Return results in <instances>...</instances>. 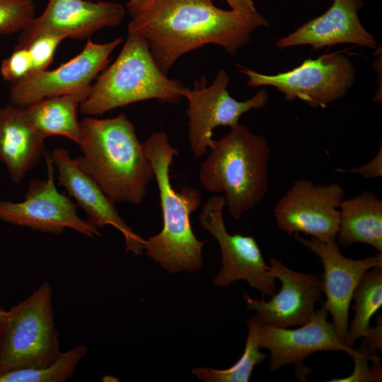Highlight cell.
Instances as JSON below:
<instances>
[{"label":"cell","mask_w":382,"mask_h":382,"mask_svg":"<svg viewBox=\"0 0 382 382\" xmlns=\"http://www.w3.org/2000/svg\"><path fill=\"white\" fill-rule=\"evenodd\" d=\"M88 348L78 345L61 352L52 363L39 367L14 369L0 374V382H65L74 375Z\"/></svg>","instance_id":"cell-24"},{"label":"cell","mask_w":382,"mask_h":382,"mask_svg":"<svg viewBox=\"0 0 382 382\" xmlns=\"http://www.w3.org/2000/svg\"><path fill=\"white\" fill-rule=\"evenodd\" d=\"M228 81L226 71L220 69L210 86H206L202 81L195 83L193 89L185 87L182 91L183 97L188 100L190 147L197 158L208 153L214 129L219 126L233 127L244 113L263 108L268 102L269 94L264 88L248 100H236L227 90Z\"/></svg>","instance_id":"cell-11"},{"label":"cell","mask_w":382,"mask_h":382,"mask_svg":"<svg viewBox=\"0 0 382 382\" xmlns=\"http://www.w3.org/2000/svg\"><path fill=\"white\" fill-rule=\"evenodd\" d=\"M35 13L33 0H0V35L23 31Z\"/></svg>","instance_id":"cell-25"},{"label":"cell","mask_w":382,"mask_h":382,"mask_svg":"<svg viewBox=\"0 0 382 382\" xmlns=\"http://www.w3.org/2000/svg\"><path fill=\"white\" fill-rule=\"evenodd\" d=\"M338 172L359 175L365 179H372L382 176V145H378V151L374 157L368 163L359 167L349 169H336Z\"/></svg>","instance_id":"cell-30"},{"label":"cell","mask_w":382,"mask_h":382,"mask_svg":"<svg viewBox=\"0 0 382 382\" xmlns=\"http://www.w3.org/2000/svg\"><path fill=\"white\" fill-rule=\"evenodd\" d=\"M45 138L30 122L25 108H0V161L11 180L20 183L45 154Z\"/></svg>","instance_id":"cell-19"},{"label":"cell","mask_w":382,"mask_h":382,"mask_svg":"<svg viewBox=\"0 0 382 382\" xmlns=\"http://www.w3.org/2000/svg\"><path fill=\"white\" fill-rule=\"evenodd\" d=\"M362 340L357 351L363 357L367 358L374 364H380V358L376 354L377 350L382 349V318L378 316L376 325L371 328L361 337Z\"/></svg>","instance_id":"cell-29"},{"label":"cell","mask_w":382,"mask_h":382,"mask_svg":"<svg viewBox=\"0 0 382 382\" xmlns=\"http://www.w3.org/2000/svg\"><path fill=\"white\" fill-rule=\"evenodd\" d=\"M336 241L344 248L367 244L382 253V200L375 193L363 191L342 200Z\"/></svg>","instance_id":"cell-20"},{"label":"cell","mask_w":382,"mask_h":382,"mask_svg":"<svg viewBox=\"0 0 382 382\" xmlns=\"http://www.w3.org/2000/svg\"><path fill=\"white\" fill-rule=\"evenodd\" d=\"M224 195H215L204 204L199 216L203 229L217 241L222 267L213 284L225 286L235 281L245 280L262 296H272L277 291L276 279L270 272L260 248L253 236L230 234L225 226Z\"/></svg>","instance_id":"cell-9"},{"label":"cell","mask_w":382,"mask_h":382,"mask_svg":"<svg viewBox=\"0 0 382 382\" xmlns=\"http://www.w3.org/2000/svg\"><path fill=\"white\" fill-rule=\"evenodd\" d=\"M231 10L243 13H252L257 11L253 0H226Z\"/></svg>","instance_id":"cell-31"},{"label":"cell","mask_w":382,"mask_h":382,"mask_svg":"<svg viewBox=\"0 0 382 382\" xmlns=\"http://www.w3.org/2000/svg\"><path fill=\"white\" fill-rule=\"evenodd\" d=\"M271 275L281 282L279 291L265 301L244 294L246 307L261 324L287 328L307 323L316 312L322 296L320 278L287 267L275 257L270 259Z\"/></svg>","instance_id":"cell-16"},{"label":"cell","mask_w":382,"mask_h":382,"mask_svg":"<svg viewBox=\"0 0 382 382\" xmlns=\"http://www.w3.org/2000/svg\"><path fill=\"white\" fill-rule=\"evenodd\" d=\"M80 124L82 155L74 158L78 167L115 204H141L154 173L133 122L120 113L108 119L88 117Z\"/></svg>","instance_id":"cell-2"},{"label":"cell","mask_w":382,"mask_h":382,"mask_svg":"<svg viewBox=\"0 0 382 382\" xmlns=\"http://www.w3.org/2000/svg\"><path fill=\"white\" fill-rule=\"evenodd\" d=\"M44 157L47 178L30 180L21 202L0 201V220L57 235L71 228L91 238L100 236L97 228L80 218L71 199L58 191L50 154L45 151Z\"/></svg>","instance_id":"cell-10"},{"label":"cell","mask_w":382,"mask_h":382,"mask_svg":"<svg viewBox=\"0 0 382 382\" xmlns=\"http://www.w3.org/2000/svg\"><path fill=\"white\" fill-rule=\"evenodd\" d=\"M125 14V8L117 2L49 0L44 11L21 32L15 48L27 47L42 35L84 40L102 28L117 25Z\"/></svg>","instance_id":"cell-14"},{"label":"cell","mask_w":382,"mask_h":382,"mask_svg":"<svg viewBox=\"0 0 382 382\" xmlns=\"http://www.w3.org/2000/svg\"><path fill=\"white\" fill-rule=\"evenodd\" d=\"M184 88L159 69L144 39L128 34L118 57L99 76L79 110L93 116L151 99L174 104L182 99Z\"/></svg>","instance_id":"cell-5"},{"label":"cell","mask_w":382,"mask_h":382,"mask_svg":"<svg viewBox=\"0 0 382 382\" xmlns=\"http://www.w3.org/2000/svg\"><path fill=\"white\" fill-rule=\"evenodd\" d=\"M251 87L272 86L287 101L302 100L313 108H325L344 97L352 86L356 71L351 59L340 52L307 59L295 68L277 74H264L237 64Z\"/></svg>","instance_id":"cell-7"},{"label":"cell","mask_w":382,"mask_h":382,"mask_svg":"<svg viewBox=\"0 0 382 382\" xmlns=\"http://www.w3.org/2000/svg\"><path fill=\"white\" fill-rule=\"evenodd\" d=\"M121 42L120 37L106 43L88 40L80 53L59 67L33 72L11 83V104L27 108L47 98L91 90L92 81L107 67Z\"/></svg>","instance_id":"cell-12"},{"label":"cell","mask_w":382,"mask_h":382,"mask_svg":"<svg viewBox=\"0 0 382 382\" xmlns=\"http://www.w3.org/2000/svg\"><path fill=\"white\" fill-rule=\"evenodd\" d=\"M57 172L59 185L63 187L86 213V221L98 229L110 225L123 235L125 250L134 255H141L144 239L134 233L117 212L115 203L97 183L76 165L68 151L57 148L50 154Z\"/></svg>","instance_id":"cell-17"},{"label":"cell","mask_w":382,"mask_h":382,"mask_svg":"<svg viewBox=\"0 0 382 382\" xmlns=\"http://www.w3.org/2000/svg\"><path fill=\"white\" fill-rule=\"evenodd\" d=\"M345 190L337 183L316 184L308 179L295 180L275 204L277 227L288 236L302 233L322 243L336 241L339 207Z\"/></svg>","instance_id":"cell-8"},{"label":"cell","mask_w":382,"mask_h":382,"mask_svg":"<svg viewBox=\"0 0 382 382\" xmlns=\"http://www.w3.org/2000/svg\"><path fill=\"white\" fill-rule=\"evenodd\" d=\"M128 34L144 39L159 69L167 75L175 61L208 44L231 55L268 22L257 11L243 13L218 8L214 0H152L131 15Z\"/></svg>","instance_id":"cell-1"},{"label":"cell","mask_w":382,"mask_h":382,"mask_svg":"<svg viewBox=\"0 0 382 382\" xmlns=\"http://www.w3.org/2000/svg\"><path fill=\"white\" fill-rule=\"evenodd\" d=\"M91 90L47 98L27 108L25 113L37 131L45 138L62 136L79 146L83 141L77 109Z\"/></svg>","instance_id":"cell-21"},{"label":"cell","mask_w":382,"mask_h":382,"mask_svg":"<svg viewBox=\"0 0 382 382\" xmlns=\"http://www.w3.org/2000/svg\"><path fill=\"white\" fill-rule=\"evenodd\" d=\"M352 300L354 316L345 342L350 348H354L357 340L366 333L371 318L382 306V265L364 273L354 291Z\"/></svg>","instance_id":"cell-22"},{"label":"cell","mask_w":382,"mask_h":382,"mask_svg":"<svg viewBox=\"0 0 382 382\" xmlns=\"http://www.w3.org/2000/svg\"><path fill=\"white\" fill-rule=\"evenodd\" d=\"M0 71L3 79L11 83L31 74L32 64L28 49L15 48L11 54L2 61Z\"/></svg>","instance_id":"cell-27"},{"label":"cell","mask_w":382,"mask_h":382,"mask_svg":"<svg viewBox=\"0 0 382 382\" xmlns=\"http://www.w3.org/2000/svg\"><path fill=\"white\" fill-rule=\"evenodd\" d=\"M248 332L244 352L240 359L226 369L196 367L192 373L205 382H248L255 366L268 354L260 351L257 338V321L251 317L247 320Z\"/></svg>","instance_id":"cell-23"},{"label":"cell","mask_w":382,"mask_h":382,"mask_svg":"<svg viewBox=\"0 0 382 382\" xmlns=\"http://www.w3.org/2000/svg\"><path fill=\"white\" fill-rule=\"evenodd\" d=\"M209 151L200 165L199 182L209 192L223 193L230 215L239 220L267 192L269 144L238 123L219 139H212Z\"/></svg>","instance_id":"cell-4"},{"label":"cell","mask_w":382,"mask_h":382,"mask_svg":"<svg viewBox=\"0 0 382 382\" xmlns=\"http://www.w3.org/2000/svg\"><path fill=\"white\" fill-rule=\"evenodd\" d=\"M64 40L61 36L42 35L34 39L25 47L30 54L32 73L46 70L52 63L57 47Z\"/></svg>","instance_id":"cell-26"},{"label":"cell","mask_w":382,"mask_h":382,"mask_svg":"<svg viewBox=\"0 0 382 382\" xmlns=\"http://www.w3.org/2000/svg\"><path fill=\"white\" fill-rule=\"evenodd\" d=\"M330 7L323 14L311 19L288 35L278 39L276 47L285 49L309 45L319 50L338 44H354L376 48L375 37L360 22L359 11L362 0H332Z\"/></svg>","instance_id":"cell-18"},{"label":"cell","mask_w":382,"mask_h":382,"mask_svg":"<svg viewBox=\"0 0 382 382\" xmlns=\"http://www.w3.org/2000/svg\"><path fill=\"white\" fill-rule=\"evenodd\" d=\"M152 0H129L127 4L130 15L140 11L147 6Z\"/></svg>","instance_id":"cell-32"},{"label":"cell","mask_w":382,"mask_h":382,"mask_svg":"<svg viewBox=\"0 0 382 382\" xmlns=\"http://www.w3.org/2000/svg\"><path fill=\"white\" fill-rule=\"evenodd\" d=\"M156 180L162 211L163 228L144 239V250L151 260L171 273L195 272L203 267L202 249L191 226L190 216L202 203L199 190L184 186L177 192L170 182V166L179 151L164 132L152 133L143 143Z\"/></svg>","instance_id":"cell-3"},{"label":"cell","mask_w":382,"mask_h":382,"mask_svg":"<svg viewBox=\"0 0 382 382\" xmlns=\"http://www.w3.org/2000/svg\"><path fill=\"white\" fill-rule=\"evenodd\" d=\"M60 354L48 282L8 311L0 308V374L46 366Z\"/></svg>","instance_id":"cell-6"},{"label":"cell","mask_w":382,"mask_h":382,"mask_svg":"<svg viewBox=\"0 0 382 382\" xmlns=\"http://www.w3.org/2000/svg\"><path fill=\"white\" fill-rule=\"evenodd\" d=\"M328 315L321 306L307 323L296 329L263 325L253 316L258 323L259 347L270 352V372L294 365L296 377L305 381L308 369L303 362L313 353L344 352L351 357L356 354V349L347 347L340 340L333 324L328 320Z\"/></svg>","instance_id":"cell-13"},{"label":"cell","mask_w":382,"mask_h":382,"mask_svg":"<svg viewBox=\"0 0 382 382\" xmlns=\"http://www.w3.org/2000/svg\"><path fill=\"white\" fill-rule=\"evenodd\" d=\"M293 236L317 255L322 263L323 272L320 282L325 296L322 307L331 315L336 332L345 343L349 328V309L354 291L367 270L382 265V253L354 260L342 254L336 241L322 243L314 238H303L299 233Z\"/></svg>","instance_id":"cell-15"},{"label":"cell","mask_w":382,"mask_h":382,"mask_svg":"<svg viewBox=\"0 0 382 382\" xmlns=\"http://www.w3.org/2000/svg\"><path fill=\"white\" fill-rule=\"evenodd\" d=\"M352 358L354 364L352 373L347 377L333 378L329 382H378L382 381L381 365L369 366V359L361 356L358 352Z\"/></svg>","instance_id":"cell-28"}]
</instances>
